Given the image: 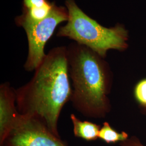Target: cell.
<instances>
[{
  "mask_svg": "<svg viewBox=\"0 0 146 146\" xmlns=\"http://www.w3.org/2000/svg\"><path fill=\"white\" fill-rule=\"evenodd\" d=\"M67 51L73 107L84 116L104 117L110 110L106 63L91 49L76 42L69 44Z\"/></svg>",
  "mask_w": 146,
  "mask_h": 146,
  "instance_id": "2",
  "label": "cell"
},
{
  "mask_svg": "<svg viewBox=\"0 0 146 146\" xmlns=\"http://www.w3.org/2000/svg\"></svg>",
  "mask_w": 146,
  "mask_h": 146,
  "instance_id": "13",
  "label": "cell"
},
{
  "mask_svg": "<svg viewBox=\"0 0 146 146\" xmlns=\"http://www.w3.org/2000/svg\"><path fill=\"white\" fill-rule=\"evenodd\" d=\"M128 135L125 131L118 133L114 129L109 123L105 122L99 131V138L107 143H115L128 139Z\"/></svg>",
  "mask_w": 146,
  "mask_h": 146,
  "instance_id": "9",
  "label": "cell"
},
{
  "mask_svg": "<svg viewBox=\"0 0 146 146\" xmlns=\"http://www.w3.org/2000/svg\"><path fill=\"white\" fill-rule=\"evenodd\" d=\"M68 19L67 8L58 7L55 4L46 19L25 29L28 42V53L24 64L26 71H34L38 67L46 55L44 49L47 41L52 36L58 25L68 21Z\"/></svg>",
  "mask_w": 146,
  "mask_h": 146,
  "instance_id": "4",
  "label": "cell"
},
{
  "mask_svg": "<svg viewBox=\"0 0 146 146\" xmlns=\"http://www.w3.org/2000/svg\"><path fill=\"white\" fill-rule=\"evenodd\" d=\"M16 103L15 89L9 82L0 86V146L5 142L20 117Z\"/></svg>",
  "mask_w": 146,
  "mask_h": 146,
  "instance_id": "6",
  "label": "cell"
},
{
  "mask_svg": "<svg viewBox=\"0 0 146 146\" xmlns=\"http://www.w3.org/2000/svg\"><path fill=\"white\" fill-rule=\"evenodd\" d=\"M135 95L137 99L141 104L146 105V80L142 81L137 85Z\"/></svg>",
  "mask_w": 146,
  "mask_h": 146,
  "instance_id": "10",
  "label": "cell"
},
{
  "mask_svg": "<svg viewBox=\"0 0 146 146\" xmlns=\"http://www.w3.org/2000/svg\"><path fill=\"white\" fill-rule=\"evenodd\" d=\"M54 5V3L48 1L40 7H34L29 9L23 8L22 14L16 17V24L24 29L36 25L49 15Z\"/></svg>",
  "mask_w": 146,
  "mask_h": 146,
  "instance_id": "7",
  "label": "cell"
},
{
  "mask_svg": "<svg viewBox=\"0 0 146 146\" xmlns=\"http://www.w3.org/2000/svg\"><path fill=\"white\" fill-rule=\"evenodd\" d=\"M3 146H68L42 122L21 114Z\"/></svg>",
  "mask_w": 146,
  "mask_h": 146,
  "instance_id": "5",
  "label": "cell"
},
{
  "mask_svg": "<svg viewBox=\"0 0 146 146\" xmlns=\"http://www.w3.org/2000/svg\"><path fill=\"white\" fill-rule=\"evenodd\" d=\"M48 2V0H23V8L29 9L34 7H40Z\"/></svg>",
  "mask_w": 146,
  "mask_h": 146,
  "instance_id": "11",
  "label": "cell"
},
{
  "mask_svg": "<svg viewBox=\"0 0 146 146\" xmlns=\"http://www.w3.org/2000/svg\"><path fill=\"white\" fill-rule=\"evenodd\" d=\"M121 146H146L141 143L140 141L135 137H131L125 141L120 143Z\"/></svg>",
  "mask_w": 146,
  "mask_h": 146,
  "instance_id": "12",
  "label": "cell"
},
{
  "mask_svg": "<svg viewBox=\"0 0 146 146\" xmlns=\"http://www.w3.org/2000/svg\"><path fill=\"white\" fill-rule=\"evenodd\" d=\"M67 23L59 28L58 37H68L91 49L102 58L111 49L123 51L128 47V31L118 23L111 28L100 25L86 14L74 0H66Z\"/></svg>",
  "mask_w": 146,
  "mask_h": 146,
  "instance_id": "3",
  "label": "cell"
},
{
  "mask_svg": "<svg viewBox=\"0 0 146 146\" xmlns=\"http://www.w3.org/2000/svg\"><path fill=\"white\" fill-rule=\"evenodd\" d=\"M70 118L73 123V133L75 137L87 141H94L99 138L100 125L88 121L80 120L74 114H70Z\"/></svg>",
  "mask_w": 146,
  "mask_h": 146,
  "instance_id": "8",
  "label": "cell"
},
{
  "mask_svg": "<svg viewBox=\"0 0 146 146\" xmlns=\"http://www.w3.org/2000/svg\"><path fill=\"white\" fill-rule=\"evenodd\" d=\"M34 72L28 82L15 89L17 108L21 115L40 121L61 138L59 117L72 95L67 47L52 49Z\"/></svg>",
  "mask_w": 146,
  "mask_h": 146,
  "instance_id": "1",
  "label": "cell"
}]
</instances>
